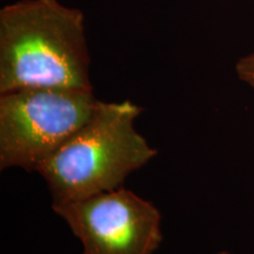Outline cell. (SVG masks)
<instances>
[{
    "label": "cell",
    "mask_w": 254,
    "mask_h": 254,
    "mask_svg": "<svg viewBox=\"0 0 254 254\" xmlns=\"http://www.w3.org/2000/svg\"><path fill=\"white\" fill-rule=\"evenodd\" d=\"M237 74L241 81L254 91V52L239 59L236 66Z\"/></svg>",
    "instance_id": "5"
},
{
    "label": "cell",
    "mask_w": 254,
    "mask_h": 254,
    "mask_svg": "<svg viewBox=\"0 0 254 254\" xmlns=\"http://www.w3.org/2000/svg\"><path fill=\"white\" fill-rule=\"evenodd\" d=\"M52 209L81 243V254H153L163 241L159 209L124 187Z\"/></svg>",
    "instance_id": "4"
},
{
    "label": "cell",
    "mask_w": 254,
    "mask_h": 254,
    "mask_svg": "<svg viewBox=\"0 0 254 254\" xmlns=\"http://www.w3.org/2000/svg\"><path fill=\"white\" fill-rule=\"evenodd\" d=\"M81 9L59 0H17L0 9V93L93 90Z\"/></svg>",
    "instance_id": "1"
},
{
    "label": "cell",
    "mask_w": 254,
    "mask_h": 254,
    "mask_svg": "<svg viewBox=\"0 0 254 254\" xmlns=\"http://www.w3.org/2000/svg\"><path fill=\"white\" fill-rule=\"evenodd\" d=\"M142 109L131 100L100 101L92 118L38 166L52 206L123 187L126 178L157 155L135 129Z\"/></svg>",
    "instance_id": "2"
},
{
    "label": "cell",
    "mask_w": 254,
    "mask_h": 254,
    "mask_svg": "<svg viewBox=\"0 0 254 254\" xmlns=\"http://www.w3.org/2000/svg\"><path fill=\"white\" fill-rule=\"evenodd\" d=\"M93 90L32 87L0 93V170L38 166L92 118Z\"/></svg>",
    "instance_id": "3"
},
{
    "label": "cell",
    "mask_w": 254,
    "mask_h": 254,
    "mask_svg": "<svg viewBox=\"0 0 254 254\" xmlns=\"http://www.w3.org/2000/svg\"><path fill=\"white\" fill-rule=\"evenodd\" d=\"M214 254H232V253L228 252V251H219V252L214 253Z\"/></svg>",
    "instance_id": "6"
}]
</instances>
